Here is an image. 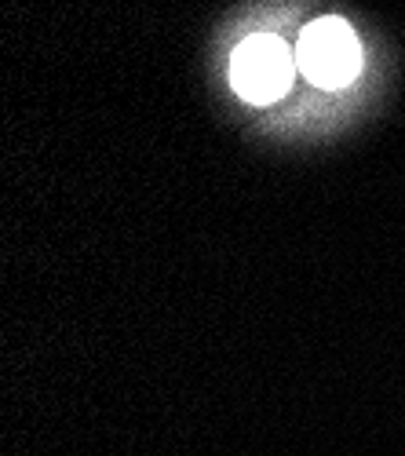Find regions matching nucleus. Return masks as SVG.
<instances>
[{"label": "nucleus", "mask_w": 405, "mask_h": 456, "mask_svg": "<svg viewBox=\"0 0 405 456\" xmlns=\"http://www.w3.org/2000/svg\"><path fill=\"white\" fill-rule=\"evenodd\" d=\"M292 77H296V52H288L285 41L271 33L241 41L231 59V85L248 102L281 99L292 88Z\"/></svg>", "instance_id": "1"}, {"label": "nucleus", "mask_w": 405, "mask_h": 456, "mask_svg": "<svg viewBox=\"0 0 405 456\" xmlns=\"http://www.w3.org/2000/svg\"><path fill=\"white\" fill-rule=\"evenodd\" d=\"M296 62L318 88H344L354 81V73L361 66V52L347 22L318 19L300 37Z\"/></svg>", "instance_id": "2"}]
</instances>
